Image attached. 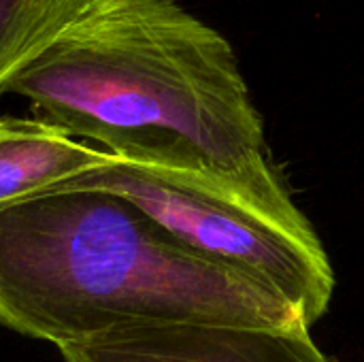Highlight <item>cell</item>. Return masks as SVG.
Returning a JSON list of instances; mask_svg holds the SVG:
<instances>
[{
  "instance_id": "1",
  "label": "cell",
  "mask_w": 364,
  "mask_h": 362,
  "mask_svg": "<svg viewBox=\"0 0 364 362\" xmlns=\"http://www.w3.org/2000/svg\"><path fill=\"white\" fill-rule=\"evenodd\" d=\"M2 94L122 162L275 171L232 45L175 0H85Z\"/></svg>"
},
{
  "instance_id": "2",
  "label": "cell",
  "mask_w": 364,
  "mask_h": 362,
  "mask_svg": "<svg viewBox=\"0 0 364 362\" xmlns=\"http://www.w3.org/2000/svg\"><path fill=\"white\" fill-rule=\"evenodd\" d=\"M0 322L58 348L147 326H309L275 290L183 247L105 190L0 205Z\"/></svg>"
},
{
  "instance_id": "3",
  "label": "cell",
  "mask_w": 364,
  "mask_h": 362,
  "mask_svg": "<svg viewBox=\"0 0 364 362\" xmlns=\"http://www.w3.org/2000/svg\"><path fill=\"white\" fill-rule=\"evenodd\" d=\"M49 190H105L130 201L183 247L275 290L309 326L333 301L331 260L275 171L241 177L115 160Z\"/></svg>"
},
{
  "instance_id": "4",
  "label": "cell",
  "mask_w": 364,
  "mask_h": 362,
  "mask_svg": "<svg viewBox=\"0 0 364 362\" xmlns=\"http://www.w3.org/2000/svg\"><path fill=\"white\" fill-rule=\"evenodd\" d=\"M66 362H335L309 326H147L60 348Z\"/></svg>"
},
{
  "instance_id": "5",
  "label": "cell",
  "mask_w": 364,
  "mask_h": 362,
  "mask_svg": "<svg viewBox=\"0 0 364 362\" xmlns=\"http://www.w3.org/2000/svg\"><path fill=\"white\" fill-rule=\"evenodd\" d=\"M115 160L36 117H0V205L107 169Z\"/></svg>"
},
{
  "instance_id": "6",
  "label": "cell",
  "mask_w": 364,
  "mask_h": 362,
  "mask_svg": "<svg viewBox=\"0 0 364 362\" xmlns=\"http://www.w3.org/2000/svg\"><path fill=\"white\" fill-rule=\"evenodd\" d=\"M85 0H0V94Z\"/></svg>"
}]
</instances>
